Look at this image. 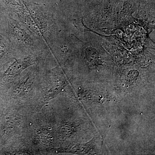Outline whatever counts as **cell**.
Returning a JSON list of instances; mask_svg holds the SVG:
<instances>
[{"label": "cell", "instance_id": "1", "mask_svg": "<svg viewBox=\"0 0 155 155\" xmlns=\"http://www.w3.org/2000/svg\"><path fill=\"white\" fill-rule=\"evenodd\" d=\"M5 22V35L20 57L48 54V46L19 19L9 15Z\"/></svg>", "mask_w": 155, "mask_h": 155}, {"label": "cell", "instance_id": "2", "mask_svg": "<svg viewBox=\"0 0 155 155\" xmlns=\"http://www.w3.org/2000/svg\"><path fill=\"white\" fill-rule=\"evenodd\" d=\"M31 17L37 28L40 36L46 41L47 44L50 45L57 34L56 22L51 14L38 10H31Z\"/></svg>", "mask_w": 155, "mask_h": 155}]
</instances>
